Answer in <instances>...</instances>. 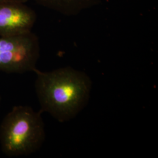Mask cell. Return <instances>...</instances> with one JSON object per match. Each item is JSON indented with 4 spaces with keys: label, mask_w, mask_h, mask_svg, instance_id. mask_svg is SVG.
<instances>
[{
    "label": "cell",
    "mask_w": 158,
    "mask_h": 158,
    "mask_svg": "<svg viewBox=\"0 0 158 158\" xmlns=\"http://www.w3.org/2000/svg\"><path fill=\"white\" fill-rule=\"evenodd\" d=\"M35 18L33 11L23 3L0 2V36L31 32Z\"/></svg>",
    "instance_id": "4"
},
{
    "label": "cell",
    "mask_w": 158,
    "mask_h": 158,
    "mask_svg": "<svg viewBox=\"0 0 158 158\" xmlns=\"http://www.w3.org/2000/svg\"><path fill=\"white\" fill-rule=\"evenodd\" d=\"M43 6L66 15H77L97 4L99 0H36Z\"/></svg>",
    "instance_id": "5"
},
{
    "label": "cell",
    "mask_w": 158,
    "mask_h": 158,
    "mask_svg": "<svg viewBox=\"0 0 158 158\" xmlns=\"http://www.w3.org/2000/svg\"><path fill=\"white\" fill-rule=\"evenodd\" d=\"M39 57L38 39L31 31L0 36V71L8 73L34 72Z\"/></svg>",
    "instance_id": "3"
},
{
    "label": "cell",
    "mask_w": 158,
    "mask_h": 158,
    "mask_svg": "<svg viewBox=\"0 0 158 158\" xmlns=\"http://www.w3.org/2000/svg\"><path fill=\"white\" fill-rule=\"evenodd\" d=\"M27 0H0V2H19L25 3Z\"/></svg>",
    "instance_id": "6"
},
{
    "label": "cell",
    "mask_w": 158,
    "mask_h": 158,
    "mask_svg": "<svg viewBox=\"0 0 158 158\" xmlns=\"http://www.w3.org/2000/svg\"><path fill=\"white\" fill-rule=\"evenodd\" d=\"M1 96H0V106H1Z\"/></svg>",
    "instance_id": "7"
},
{
    "label": "cell",
    "mask_w": 158,
    "mask_h": 158,
    "mask_svg": "<svg viewBox=\"0 0 158 158\" xmlns=\"http://www.w3.org/2000/svg\"><path fill=\"white\" fill-rule=\"evenodd\" d=\"M41 111L29 106L12 108L0 125V145L8 156H27L38 151L45 140Z\"/></svg>",
    "instance_id": "2"
},
{
    "label": "cell",
    "mask_w": 158,
    "mask_h": 158,
    "mask_svg": "<svg viewBox=\"0 0 158 158\" xmlns=\"http://www.w3.org/2000/svg\"><path fill=\"white\" fill-rule=\"evenodd\" d=\"M35 90L42 112L48 113L59 122L74 118L89 102L92 88L90 77L71 67L51 72L36 69Z\"/></svg>",
    "instance_id": "1"
}]
</instances>
